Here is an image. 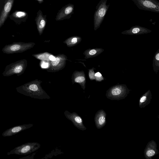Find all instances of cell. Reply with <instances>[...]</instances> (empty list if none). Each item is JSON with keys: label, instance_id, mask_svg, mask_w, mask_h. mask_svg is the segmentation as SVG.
Returning a JSON list of instances; mask_svg holds the SVG:
<instances>
[{"label": "cell", "instance_id": "1", "mask_svg": "<svg viewBox=\"0 0 159 159\" xmlns=\"http://www.w3.org/2000/svg\"><path fill=\"white\" fill-rule=\"evenodd\" d=\"M19 93L34 98L49 99L50 97L46 94L40 92L38 86L35 84H25L16 88Z\"/></svg>", "mask_w": 159, "mask_h": 159}, {"label": "cell", "instance_id": "2", "mask_svg": "<svg viewBox=\"0 0 159 159\" xmlns=\"http://www.w3.org/2000/svg\"><path fill=\"white\" fill-rule=\"evenodd\" d=\"M130 90L125 84H118L110 88L107 91V98L111 100H119L124 99Z\"/></svg>", "mask_w": 159, "mask_h": 159}, {"label": "cell", "instance_id": "3", "mask_svg": "<svg viewBox=\"0 0 159 159\" xmlns=\"http://www.w3.org/2000/svg\"><path fill=\"white\" fill-rule=\"evenodd\" d=\"M107 0H100L97 5L94 16V29L96 30L102 24L110 6Z\"/></svg>", "mask_w": 159, "mask_h": 159}, {"label": "cell", "instance_id": "4", "mask_svg": "<svg viewBox=\"0 0 159 159\" xmlns=\"http://www.w3.org/2000/svg\"><path fill=\"white\" fill-rule=\"evenodd\" d=\"M26 66V61L25 59L17 61L7 66L2 75L4 76H9L16 74L19 76L24 73Z\"/></svg>", "mask_w": 159, "mask_h": 159}, {"label": "cell", "instance_id": "5", "mask_svg": "<svg viewBox=\"0 0 159 159\" xmlns=\"http://www.w3.org/2000/svg\"><path fill=\"white\" fill-rule=\"evenodd\" d=\"M40 144L36 142H28L15 147L7 152V154L25 155L33 152L39 149Z\"/></svg>", "mask_w": 159, "mask_h": 159}, {"label": "cell", "instance_id": "6", "mask_svg": "<svg viewBox=\"0 0 159 159\" xmlns=\"http://www.w3.org/2000/svg\"><path fill=\"white\" fill-rule=\"evenodd\" d=\"M31 46V44L30 43L14 42L5 45L2 48V51L7 54L21 53L29 49Z\"/></svg>", "mask_w": 159, "mask_h": 159}, {"label": "cell", "instance_id": "7", "mask_svg": "<svg viewBox=\"0 0 159 159\" xmlns=\"http://www.w3.org/2000/svg\"><path fill=\"white\" fill-rule=\"evenodd\" d=\"M139 9L159 12V2L157 0H132Z\"/></svg>", "mask_w": 159, "mask_h": 159}, {"label": "cell", "instance_id": "8", "mask_svg": "<svg viewBox=\"0 0 159 159\" xmlns=\"http://www.w3.org/2000/svg\"><path fill=\"white\" fill-rule=\"evenodd\" d=\"M64 114L65 117L71 121L75 126L78 129L83 131L86 130V128L83 124L82 118L76 112L70 113L66 110L65 111Z\"/></svg>", "mask_w": 159, "mask_h": 159}, {"label": "cell", "instance_id": "9", "mask_svg": "<svg viewBox=\"0 0 159 159\" xmlns=\"http://www.w3.org/2000/svg\"><path fill=\"white\" fill-rule=\"evenodd\" d=\"M15 0H5L0 12V28L3 25L13 6Z\"/></svg>", "mask_w": 159, "mask_h": 159}, {"label": "cell", "instance_id": "10", "mask_svg": "<svg viewBox=\"0 0 159 159\" xmlns=\"http://www.w3.org/2000/svg\"><path fill=\"white\" fill-rule=\"evenodd\" d=\"M33 126L32 124H23L12 127L4 131L2 134L3 137H10L18 133L23 130L31 127Z\"/></svg>", "mask_w": 159, "mask_h": 159}, {"label": "cell", "instance_id": "11", "mask_svg": "<svg viewBox=\"0 0 159 159\" xmlns=\"http://www.w3.org/2000/svg\"><path fill=\"white\" fill-rule=\"evenodd\" d=\"M151 32V30L147 28L136 25L131 27L129 30L122 32L121 33L124 34L137 35L148 34Z\"/></svg>", "mask_w": 159, "mask_h": 159}, {"label": "cell", "instance_id": "12", "mask_svg": "<svg viewBox=\"0 0 159 159\" xmlns=\"http://www.w3.org/2000/svg\"><path fill=\"white\" fill-rule=\"evenodd\" d=\"M159 153L156 142L152 140L148 142L145 149L144 153L146 159H151L152 157Z\"/></svg>", "mask_w": 159, "mask_h": 159}, {"label": "cell", "instance_id": "13", "mask_svg": "<svg viewBox=\"0 0 159 159\" xmlns=\"http://www.w3.org/2000/svg\"><path fill=\"white\" fill-rule=\"evenodd\" d=\"M106 114L103 110L98 111L96 113L94 118L97 128L100 129L104 126L106 123Z\"/></svg>", "mask_w": 159, "mask_h": 159}, {"label": "cell", "instance_id": "14", "mask_svg": "<svg viewBox=\"0 0 159 159\" xmlns=\"http://www.w3.org/2000/svg\"><path fill=\"white\" fill-rule=\"evenodd\" d=\"M27 14L24 11H16L9 16L10 19L17 25H20L25 21Z\"/></svg>", "mask_w": 159, "mask_h": 159}, {"label": "cell", "instance_id": "15", "mask_svg": "<svg viewBox=\"0 0 159 159\" xmlns=\"http://www.w3.org/2000/svg\"><path fill=\"white\" fill-rule=\"evenodd\" d=\"M152 98L151 91L148 90L140 98L139 100V106L140 108H143L148 105Z\"/></svg>", "mask_w": 159, "mask_h": 159}, {"label": "cell", "instance_id": "16", "mask_svg": "<svg viewBox=\"0 0 159 159\" xmlns=\"http://www.w3.org/2000/svg\"><path fill=\"white\" fill-rule=\"evenodd\" d=\"M152 66L153 70L157 74L159 70V49L156 52L153 60Z\"/></svg>", "mask_w": 159, "mask_h": 159}, {"label": "cell", "instance_id": "17", "mask_svg": "<svg viewBox=\"0 0 159 159\" xmlns=\"http://www.w3.org/2000/svg\"><path fill=\"white\" fill-rule=\"evenodd\" d=\"M37 24L39 29H42L45 25L46 22L45 20L42 17L40 19L38 18L37 20Z\"/></svg>", "mask_w": 159, "mask_h": 159}, {"label": "cell", "instance_id": "18", "mask_svg": "<svg viewBox=\"0 0 159 159\" xmlns=\"http://www.w3.org/2000/svg\"><path fill=\"white\" fill-rule=\"evenodd\" d=\"M94 76L97 81H101L104 79V78L99 72H97L96 73Z\"/></svg>", "mask_w": 159, "mask_h": 159}, {"label": "cell", "instance_id": "19", "mask_svg": "<svg viewBox=\"0 0 159 159\" xmlns=\"http://www.w3.org/2000/svg\"><path fill=\"white\" fill-rule=\"evenodd\" d=\"M73 10V8L71 6L67 7L65 9V13L66 15H68Z\"/></svg>", "mask_w": 159, "mask_h": 159}, {"label": "cell", "instance_id": "20", "mask_svg": "<svg viewBox=\"0 0 159 159\" xmlns=\"http://www.w3.org/2000/svg\"><path fill=\"white\" fill-rule=\"evenodd\" d=\"M85 78L83 76H79L75 78V81L77 83H80L83 82Z\"/></svg>", "mask_w": 159, "mask_h": 159}, {"label": "cell", "instance_id": "21", "mask_svg": "<svg viewBox=\"0 0 159 159\" xmlns=\"http://www.w3.org/2000/svg\"><path fill=\"white\" fill-rule=\"evenodd\" d=\"M60 61V59L58 58H56L55 59L54 61H52V63L53 66H56L59 63Z\"/></svg>", "mask_w": 159, "mask_h": 159}, {"label": "cell", "instance_id": "22", "mask_svg": "<svg viewBox=\"0 0 159 159\" xmlns=\"http://www.w3.org/2000/svg\"><path fill=\"white\" fill-rule=\"evenodd\" d=\"M35 153H34L31 155H29L28 156H26L25 157H21L19 159H33L34 158V155H35Z\"/></svg>", "mask_w": 159, "mask_h": 159}, {"label": "cell", "instance_id": "23", "mask_svg": "<svg viewBox=\"0 0 159 159\" xmlns=\"http://www.w3.org/2000/svg\"><path fill=\"white\" fill-rule=\"evenodd\" d=\"M91 71H90V73H89V75L90 78V79L93 80L95 79V74H94V71L93 70Z\"/></svg>", "mask_w": 159, "mask_h": 159}, {"label": "cell", "instance_id": "24", "mask_svg": "<svg viewBox=\"0 0 159 159\" xmlns=\"http://www.w3.org/2000/svg\"><path fill=\"white\" fill-rule=\"evenodd\" d=\"M41 66L43 68H46L48 66V64L47 63L43 62L41 65Z\"/></svg>", "mask_w": 159, "mask_h": 159}, {"label": "cell", "instance_id": "25", "mask_svg": "<svg viewBox=\"0 0 159 159\" xmlns=\"http://www.w3.org/2000/svg\"><path fill=\"white\" fill-rule=\"evenodd\" d=\"M77 41V39L76 38H74L71 40V43H76Z\"/></svg>", "mask_w": 159, "mask_h": 159}, {"label": "cell", "instance_id": "26", "mask_svg": "<svg viewBox=\"0 0 159 159\" xmlns=\"http://www.w3.org/2000/svg\"><path fill=\"white\" fill-rule=\"evenodd\" d=\"M49 58L50 60L54 61L55 60L56 58L52 55H51L49 56Z\"/></svg>", "mask_w": 159, "mask_h": 159}]
</instances>
